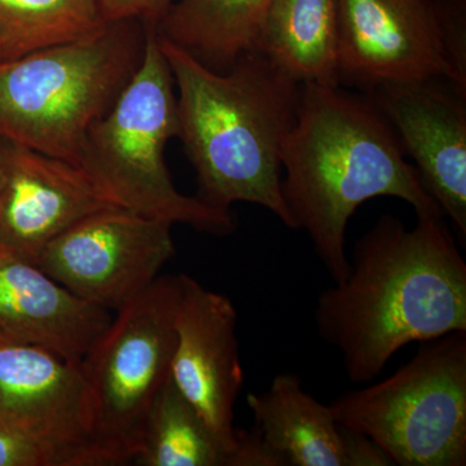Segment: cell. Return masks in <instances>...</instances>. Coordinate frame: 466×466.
<instances>
[{"mask_svg":"<svg viewBox=\"0 0 466 466\" xmlns=\"http://www.w3.org/2000/svg\"><path fill=\"white\" fill-rule=\"evenodd\" d=\"M272 0H177L157 24L161 38L205 66L226 72L256 48L260 24Z\"/></svg>","mask_w":466,"mask_h":466,"instance_id":"cell-17","label":"cell"},{"mask_svg":"<svg viewBox=\"0 0 466 466\" xmlns=\"http://www.w3.org/2000/svg\"><path fill=\"white\" fill-rule=\"evenodd\" d=\"M0 63H2V54H0Z\"/></svg>","mask_w":466,"mask_h":466,"instance_id":"cell-25","label":"cell"},{"mask_svg":"<svg viewBox=\"0 0 466 466\" xmlns=\"http://www.w3.org/2000/svg\"><path fill=\"white\" fill-rule=\"evenodd\" d=\"M408 229L383 214L354 245L348 276L319 294V336L352 383L381 375L400 350L466 332V262L444 218Z\"/></svg>","mask_w":466,"mask_h":466,"instance_id":"cell-1","label":"cell"},{"mask_svg":"<svg viewBox=\"0 0 466 466\" xmlns=\"http://www.w3.org/2000/svg\"><path fill=\"white\" fill-rule=\"evenodd\" d=\"M177 90L179 137L198 174V198L231 210L247 202L293 229L281 193L283 147L302 85L258 51L216 72L158 35Z\"/></svg>","mask_w":466,"mask_h":466,"instance_id":"cell-3","label":"cell"},{"mask_svg":"<svg viewBox=\"0 0 466 466\" xmlns=\"http://www.w3.org/2000/svg\"><path fill=\"white\" fill-rule=\"evenodd\" d=\"M134 461L143 466H228L229 455L170 376L150 407Z\"/></svg>","mask_w":466,"mask_h":466,"instance_id":"cell-18","label":"cell"},{"mask_svg":"<svg viewBox=\"0 0 466 466\" xmlns=\"http://www.w3.org/2000/svg\"><path fill=\"white\" fill-rule=\"evenodd\" d=\"M177 0H97L106 23L140 20L157 24Z\"/></svg>","mask_w":466,"mask_h":466,"instance_id":"cell-22","label":"cell"},{"mask_svg":"<svg viewBox=\"0 0 466 466\" xmlns=\"http://www.w3.org/2000/svg\"><path fill=\"white\" fill-rule=\"evenodd\" d=\"M441 38L449 58L452 86L466 95V8L465 0H434Z\"/></svg>","mask_w":466,"mask_h":466,"instance_id":"cell-21","label":"cell"},{"mask_svg":"<svg viewBox=\"0 0 466 466\" xmlns=\"http://www.w3.org/2000/svg\"><path fill=\"white\" fill-rule=\"evenodd\" d=\"M5 147L0 248L35 265L42 250L76 223L119 208L78 165L18 144Z\"/></svg>","mask_w":466,"mask_h":466,"instance_id":"cell-13","label":"cell"},{"mask_svg":"<svg viewBox=\"0 0 466 466\" xmlns=\"http://www.w3.org/2000/svg\"><path fill=\"white\" fill-rule=\"evenodd\" d=\"M177 135L173 72L156 24L147 23L142 63L112 109L88 133L76 165L119 208L208 235H232L238 220L231 210L183 195L175 187L165 148Z\"/></svg>","mask_w":466,"mask_h":466,"instance_id":"cell-5","label":"cell"},{"mask_svg":"<svg viewBox=\"0 0 466 466\" xmlns=\"http://www.w3.org/2000/svg\"><path fill=\"white\" fill-rule=\"evenodd\" d=\"M171 377L229 455L238 449L235 404L244 385L238 311L228 297L179 274ZM229 466V462H228Z\"/></svg>","mask_w":466,"mask_h":466,"instance_id":"cell-11","label":"cell"},{"mask_svg":"<svg viewBox=\"0 0 466 466\" xmlns=\"http://www.w3.org/2000/svg\"><path fill=\"white\" fill-rule=\"evenodd\" d=\"M367 96L444 217L466 236L465 96L444 79L380 86Z\"/></svg>","mask_w":466,"mask_h":466,"instance_id":"cell-12","label":"cell"},{"mask_svg":"<svg viewBox=\"0 0 466 466\" xmlns=\"http://www.w3.org/2000/svg\"><path fill=\"white\" fill-rule=\"evenodd\" d=\"M400 466L466 465V332L426 341L389 379L329 404Z\"/></svg>","mask_w":466,"mask_h":466,"instance_id":"cell-6","label":"cell"},{"mask_svg":"<svg viewBox=\"0 0 466 466\" xmlns=\"http://www.w3.org/2000/svg\"><path fill=\"white\" fill-rule=\"evenodd\" d=\"M339 84L444 79L452 85L434 0H336Z\"/></svg>","mask_w":466,"mask_h":466,"instance_id":"cell-9","label":"cell"},{"mask_svg":"<svg viewBox=\"0 0 466 466\" xmlns=\"http://www.w3.org/2000/svg\"><path fill=\"white\" fill-rule=\"evenodd\" d=\"M171 227L127 208H106L51 241L35 265L79 299L116 312L174 258Z\"/></svg>","mask_w":466,"mask_h":466,"instance_id":"cell-8","label":"cell"},{"mask_svg":"<svg viewBox=\"0 0 466 466\" xmlns=\"http://www.w3.org/2000/svg\"><path fill=\"white\" fill-rule=\"evenodd\" d=\"M0 466H85L69 451L48 446L0 425Z\"/></svg>","mask_w":466,"mask_h":466,"instance_id":"cell-20","label":"cell"},{"mask_svg":"<svg viewBox=\"0 0 466 466\" xmlns=\"http://www.w3.org/2000/svg\"><path fill=\"white\" fill-rule=\"evenodd\" d=\"M179 275L158 276L116 312L82 360L92 447L103 466L134 461L153 401L171 376Z\"/></svg>","mask_w":466,"mask_h":466,"instance_id":"cell-7","label":"cell"},{"mask_svg":"<svg viewBox=\"0 0 466 466\" xmlns=\"http://www.w3.org/2000/svg\"><path fill=\"white\" fill-rule=\"evenodd\" d=\"M341 431L345 466H392L390 459L367 435L343 426Z\"/></svg>","mask_w":466,"mask_h":466,"instance_id":"cell-23","label":"cell"},{"mask_svg":"<svg viewBox=\"0 0 466 466\" xmlns=\"http://www.w3.org/2000/svg\"><path fill=\"white\" fill-rule=\"evenodd\" d=\"M147 23H106L79 41L0 63V140L76 165L95 125L143 60Z\"/></svg>","mask_w":466,"mask_h":466,"instance_id":"cell-4","label":"cell"},{"mask_svg":"<svg viewBox=\"0 0 466 466\" xmlns=\"http://www.w3.org/2000/svg\"><path fill=\"white\" fill-rule=\"evenodd\" d=\"M281 164V193L293 229L308 232L334 284L348 276L346 229L364 202L395 198L416 216L444 218L382 113L370 97L341 86L302 85Z\"/></svg>","mask_w":466,"mask_h":466,"instance_id":"cell-2","label":"cell"},{"mask_svg":"<svg viewBox=\"0 0 466 466\" xmlns=\"http://www.w3.org/2000/svg\"><path fill=\"white\" fill-rule=\"evenodd\" d=\"M0 425L103 466L82 363L50 349L0 336Z\"/></svg>","mask_w":466,"mask_h":466,"instance_id":"cell-10","label":"cell"},{"mask_svg":"<svg viewBox=\"0 0 466 466\" xmlns=\"http://www.w3.org/2000/svg\"><path fill=\"white\" fill-rule=\"evenodd\" d=\"M106 25L97 0H0L2 61L79 41Z\"/></svg>","mask_w":466,"mask_h":466,"instance_id":"cell-19","label":"cell"},{"mask_svg":"<svg viewBox=\"0 0 466 466\" xmlns=\"http://www.w3.org/2000/svg\"><path fill=\"white\" fill-rule=\"evenodd\" d=\"M112 312L79 299L38 266L0 248V336L82 363Z\"/></svg>","mask_w":466,"mask_h":466,"instance_id":"cell-14","label":"cell"},{"mask_svg":"<svg viewBox=\"0 0 466 466\" xmlns=\"http://www.w3.org/2000/svg\"><path fill=\"white\" fill-rule=\"evenodd\" d=\"M5 179V142L0 140V189Z\"/></svg>","mask_w":466,"mask_h":466,"instance_id":"cell-24","label":"cell"},{"mask_svg":"<svg viewBox=\"0 0 466 466\" xmlns=\"http://www.w3.org/2000/svg\"><path fill=\"white\" fill-rule=\"evenodd\" d=\"M254 51L300 85L339 87L336 0H272Z\"/></svg>","mask_w":466,"mask_h":466,"instance_id":"cell-16","label":"cell"},{"mask_svg":"<svg viewBox=\"0 0 466 466\" xmlns=\"http://www.w3.org/2000/svg\"><path fill=\"white\" fill-rule=\"evenodd\" d=\"M254 428L283 466H345L341 426L291 373L247 398Z\"/></svg>","mask_w":466,"mask_h":466,"instance_id":"cell-15","label":"cell"}]
</instances>
